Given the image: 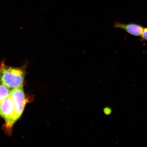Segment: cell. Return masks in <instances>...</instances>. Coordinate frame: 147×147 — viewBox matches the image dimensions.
Listing matches in <instances>:
<instances>
[{
  "label": "cell",
  "mask_w": 147,
  "mask_h": 147,
  "mask_svg": "<svg viewBox=\"0 0 147 147\" xmlns=\"http://www.w3.org/2000/svg\"><path fill=\"white\" fill-rule=\"evenodd\" d=\"M9 96L12 99L14 104V122L15 123L22 114L27 102L23 86L12 89Z\"/></svg>",
  "instance_id": "obj_3"
},
{
  "label": "cell",
  "mask_w": 147,
  "mask_h": 147,
  "mask_svg": "<svg viewBox=\"0 0 147 147\" xmlns=\"http://www.w3.org/2000/svg\"><path fill=\"white\" fill-rule=\"evenodd\" d=\"M26 75L24 67L8 66L4 62L0 65V82L10 89L23 86Z\"/></svg>",
  "instance_id": "obj_1"
},
{
  "label": "cell",
  "mask_w": 147,
  "mask_h": 147,
  "mask_svg": "<svg viewBox=\"0 0 147 147\" xmlns=\"http://www.w3.org/2000/svg\"><path fill=\"white\" fill-rule=\"evenodd\" d=\"M15 106L11 98L9 96L0 104V116L4 119L6 131L10 132L14 124Z\"/></svg>",
  "instance_id": "obj_2"
},
{
  "label": "cell",
  "mask_w": 147,
  "mask_h": 147,
  "mask_svg": "<svg viewBox=\"0 0 147 147\" xmlns=\"http://www.w3.org/2000/svg\"><path fill=\"white\" fill-rule=\"evenodd\" d=\"M10 90L0 82V104L9 96Z\"/></svg>",
  "instance_id": "obj_5"
},
{
  "label": "cell",
  "mask_w": 147,
  "mask_h": 147,
  "mask_svg": "<svg viewBox=\"0 0 147 147\" xmlns=\"http://www.w3.org/2000/svg\"><path fill=\"white\" fill-rule=\"evenodd\" d=\"M141 37L142 41H147V27L144 28L143 34Z\"/></svg>",
  "instance_id": "obj_6"
},
{
  "label": "cell",
  "mask_w": 147,
  "mask_h": 147,
  "mask_svg": "<svg viewBox=\"0 0 147 147\" xmlns=\"http://www.w3.org/2000/svg\"><path fill=\"white\" fill-rule=\"evenodd\" d=\"M114 27L115 28L123 29L131 35L135 36H141L144 28L142 25L134 23L123 24L115 22Z\"/></svg>",
  "instance_id": "obj_4"
}]
</instances>
